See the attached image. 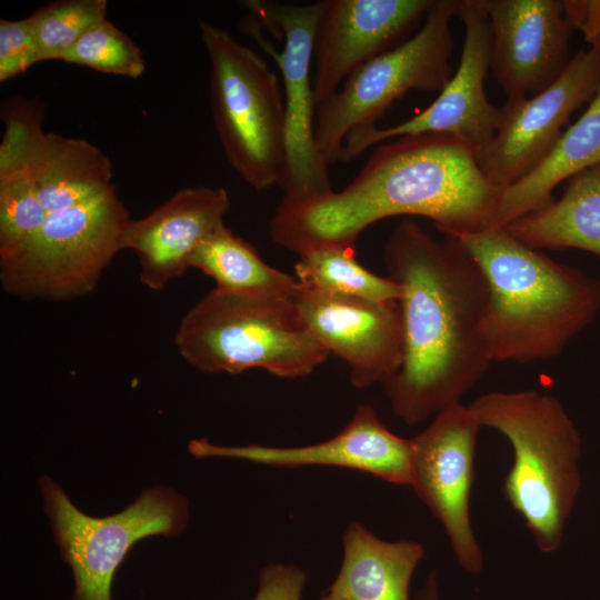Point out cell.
I'll list each match as a JSON object with an SVG mask.
<instances>
[{"label": "cell", "instance_id": "9a60e30c", "mask_svg": "<svg viewBox=\"0 0 600 600\" xmlns=\"http://www.w3.org/2000/svg\"><path fill=\"white\" fill-rule=\"evenodd\" d=\"M296 303L313 337L348 364L356 388L383 384L399 369L403 350L399 301L329 294L301 286Z\"/></svg>", "mask_w": 600, "mask_h": 600}, {"label": "cell", "instance_id": "7a4b0ae2", "mask_svg": "<svg viewBox=\"0 0 600 600\" xmlns=\"http://www.w3.org/2000/svg\"><path fill=\"white\" fill-rule=\"evenodd\" d=\"M502 191L466 142L439 133L406 136L377 147L342 190L310 200L283 197L270 236L299 256L320 246L353 248L374 222L418 216L447 237H460L494 227Z\"/></svg>", "mask_w": 600, "mask_h": 600}, {"label": "cell", "instance_id": "9c48e42d", "mask_svg": "<svg viewBox=\"0 0 600 600\" xmlns=\"http://www.w3.org/2000/svg\"><path fill=\"white\" fill-rule=\"evenodd\" d=\"M39 483L61 557L73 571L74 600H111L114 572L130 548L149 536H178L188 521V500L168 487L146 489L123 511L96 518L52 479Z\"/></svg>", "mask_w": 600, "mask_h": 600}, {"label": "cell", "instance_id": "2e32d148", "mask_svg": "<svg viewBox=\"0 0 600 600\" xmlns=\"http://www.w3.org/2000/svg\"><path fill=\"white\" fill-rule=\"evenodd\" d=\"M43 106L12 97L1 111L3 134L18 148L47 213L89 201L111 189L112 164L96 146L80 138L44 132Z\"/></svg>", "mask_w": 600, "mask_h": 600}, {"label": "cell", "instance_id": "d6986e66", "mask_svg": "<svg viewBox=\"0 0 600 600\" xmlns=\"http://www.w3.org/2000/svg\"><path fill=\"white\" fill-rule=\"evenodd\" d=\"M229 208V193L222 187L183 188L148 216L131 220L124 249L136 253L141 282L160 291L181 277L201 242L223 223Z\"/></svg>", "mask_w": 600, "mask_h": 600}, {"label": "cell", "instance_id": "30bf717a", "mask_svg": "<svg viewBox=\"0 0 600 600\" xmlns=\"http://www.w3.org/2000/svg\"><path fill=\"white\" fill-rule=\"evenodd\" d=\"M272 33L283 39L281 51L266 41L252 22L248 32L277 63L286 108V157L279 186L284 198L310 200L332 192L328 164L314 140L316 99L311 76L314 34L323 0L309 4L242 1Z\"/></svg>", "mask_w": 600, "mask_h": 600}, {"label": "cell", "instance_id": "5bb4252c", "mask_svg": "<svg viewBox=\"0 0 600 600\" xmlns=\"http://www.w3.org/2000/svg\"><path fill=\"white\" fill-rule=\"evenodd\" d=\"M491 30L492 76L508 98L533 96L571 61L572 27L560 0H479Z\"/></svg>", "mask_w": 600, "mask_h": 600}, {"label": "cell", "instance_id": "8992f818", "mask_svg": "<svg viewBox=\"0 0 600 600\" xmlns=\"http://www.w3.org/2000/svg\"><path fill=\"white\" fill-rule=\"evenodd\" d=\"M198 27L211 66L213 122L229 164L256 191L279 184L286 108L277 74L224 29L201 18Z\"/></svg>", "mask_w": 600, "mask_h": 600}, {"label": "cell", "instance_id": "ba28073f", "mask_svg": "<svg viewBox=\"0 0 600 600\" xmlns=\"http://www.w3.org/2000/svg\"><path fill=\"white\" fill-rule=\"evenodd\" d=\"M130 214L112 187L74 207L54 211L13 257L0 261L6 291L23 298L67 300L94 289L124 249Z\"/></svg>", "mask_w": 600, "mask_h": 600}, {"label": "cell", "instance_id": "8fae6325", "mask_svg": "<svg viewBox=\"0 0 600 600\" xmlns=\"http://www.w3.org/2000/svg\"><path fill=\"white\" fill-rule=\"evenodd\" d=\"M457 17L464 27L460 61L436 100L396 126H374L351 132L344 140L339 161H350L371 147L406 136L447 134L466 142L476 152L491 141L501 112L489 101L484 90L491 62L489 20L479 0H460Z\"/></svg>", "mask_w": 600, "mask_h": 600}, {"label": "cell", "instance_id": "52a82bcc", "mask_svg": "<svg viewBox=\"0 0 600 600\" xmlns=\"http://www.w3.org/2000/svg\"><path fill=\"white\" fill-rule=\"evenodd\" d=\"M460 0H434L411 38L354 70L330 97L319 102L314 140L323 161H339L346 138L376 122L411 90L440 92L454 70L450 21Z\"/></svg>", "mask_w": 600, "mask_h": 600}, {"label": "cell", "instance_id": "e0dca14e", "mask_svg": "<svg viewBox=\"0 0 600 600\" xmlns=\"http://www.w3.org/2000/svg\"><path fill=\"white\" fill-rule=\"evenodd\" d=\"M433 3L434 0H323L313 46L316 103L336 92L359 67L397 47L424 20Z\"/></svg>", "mask_w": 600, "mask_h": 600}, {"label": "cell", "instance_id": "603a6c76", "mask_svg": "<svg viewBox=\"0 0 600 600\" xmlns=\"http://www.w3.org/2000/svg\"><path fill=\"white\" fill-rule=\"evenodd\" d=\"M191 268L212 278L218 290L234 296L296 299L301 289L296 278L267 264L253 246L224 223L201 242Z\"/></svg>", "mask_w": 600, "mask_h": 600}, {"label": "cell", "instance_id": "ac0fdd59", "mask_svg": "<svg viewBox=\"0 0 600 600\" xmlns=\"http://www.w3.org/2000/svg\"><path fill=\"white\" fill-rule=\"evenodd\" d=\"M188 449L196 458H234L281 468L340 467L394 484L411 483V439L387 429L370 403L358 406L339 433L319 443L289 448L258 443L226 447L207 439H194Z\"/></svg>", "mask_w": 600, "mask_h": 600}, {"label": "cell", "instance_id": "7402d4cb", "mask_svg": "<svg viewBox=\"0 0 600 600\" xmlns=\"http://www.w3.org/2000/svg\"><path fill=\"white\" fill-rule=\"evenodd\" d=\"M503 228L536 250L574 248L600 256V164L567 180L559 199Z\"/></svg>", "mask_w": 600, "mask_h": 600}, {"label": "cell", "instance_id": "6da1fadb", "mask_svg": "<svg viewBox=\"0 0 600 600\" xmlns=\"http://www.w3.org/2000/svg\"><path fill=\"white\" fill-rule=\"evenodd\" d=\"M402 288V360L383 384L392 412L409 426L459 403L493 362L482 323L488 284L459 239L432 238L413 220L390 233L382 254Z\"/></svg>", "mask_w": 600, "mask_h": 600}, {"label": "cell", "instance_id": "d4e9b609", "mask_svg": "<svg viewBox=\"0 0 600 600\" xmlns=\"http://www.w3.org/2000/svg\"><path fill=\"white\" fill-rule=\"evenodd\" d=\"M47 211L16 144L6 136L0 143V261L19 252L39 231Z\"/></svg>", "mask_w": 600, "mask_h": 600}, {"label": "cell", "instance_id": "f1b7e54d", "mask_svg": "<svg viewBox=\"0 0 600 600\" xmlns=\"http://www.w3.org/2000/svg\"><path fill=\"white\" fill-rule=\"evenodd\" d=\"M307 574L297 566L274 562L262 568L253 600H301Z\"/></svg>", "mask_w": 600, "mask_h": 600}, {"label": "cell", "instance_id": "cb8c5ba5", "mask_svg": "<svg viewBox=\"0 0 600 600\" xmlns=\"http://www.w3.org/2000/svg\"><path fill=\"white\" fill-rule=\"evenodd\" d=\"M296 279L308 289L372 301H399L402 288L392 279L363 268L353 248L320 246L301 254L294 264Z\"/></svg>", "mask_w": 600, "mask_h": 600}, {"label": "cell", "instance_id": "ffe728a7", "mask_svg": "<svg viewBox=\"0 0 600 600\" xmlns=\"http://www.w3.org/2000/svg\"><path fill=\"white\" fill-rule=\"evenodd\" d=\"M342 544L340 571L318 600H409L412 574L426 551L420 542L386 541L354 521Z\"/></svg>", "mask_w": 600, "mask_h": 600}, {"label": "cell", "instance_id": "7c38bea8", "mask_svg": "<svg viewBox=\"0 0 600 600\" xmlns=\"http://www.w3.org/2000/svg\"><path fill=\"white\" fill-rule=\"evenodd\" d=\"M600 88V44L577 52L563 73L531 96L508 98L498 130L476 152L491 183L506 189L529 174L553 149L571 114Z\"/></svg>", "mask_w": 600, "mask_h": 600}, {"label": "cell", "instance_id": "5b68a950", "mask_svg": "<svg viewBox=\"0 0 600 600\" xmlns=\"http://www.w3.org/2000/svg\"><path fill=\"white\" fill-rule=\"evenodd\" d=\"M174 344L184 361L208 373L263 369L302 378L330 356L303 322L296 299L241 297L217 288L181 318Z\"/></svg>", "mask_w": 600, "mask_h": 600}, {"label": "cell", "instance_id": "3957f363", "mask_svg": "<svg viewBox=\"0 0 600 600\" xmlns=\"http://www.w3.org/2000/svg\"><path fill=\"white\" fill-rule=\"evenodd\" d=\"M482 270L488 302L483 339L492 361L558 357L600 310V282L491 227L454 237Z\"/></svg>", "mask_w": 600, "mask_h": 600}, {"label": "cell", "instance_id": "484cf974", "mask_svg": "<svg viewBox=\"0 0 600 600\" xmlns=\"http://www.w3.org/2000/svg\"><path fill=\"white\" fill-rule=\"evenodd\" d=\"M106 0H59L30 17L41 61L61 60L82 34L106 19Z\"/></svg>", "mask_w": 600, "mask_h": 600}, {"label": "cell", "instance_id": "44dd1931", "mask_svg": "<svg viewBox=\"0 0 600 600\" xmlns=\"http://www.w3.org/2000/svg\"><path fill=\"white\" fill-rule=\"evenodd\" d=\"M600 164V88L550 153L524 178L503 189L494 227L549 204L554 188L577 173Z\"/></svg>", "mask_w": 600, "mask_h": 600}, {"label": "cell", "instance_id": "277c9868", "mask_svg": "<svg viewBox=\"0 0 600 600\" xmlns=\"http://www.w3.org/2000/svg\"><path fill=\"white\" fill-rule=\"evenodd\" d=\"M480 427L510 442L513 462L502 492L543 553L557 551L581 489L579 431L553 396L493 391L470 403Z\"/></svg>", "mask_w": 600, "mask_h": 600}, {"label": "cell", "instance_id": "4dcf8cb0", "mask_svg": "<svg viewBox=\"0 0 600 600\" xmlns=\"http://www.w3.org/2000/svg\"><path fill=\"white\" fill-rule=\"evenodd\" d=\"M416 600H440L438 593L437 572L432 571L424 586L419 590Z\"/></svg>", "mask_w": 600, "mask_h": 600}, {"label": "cell", "instance_id": "83f0119b", "mask_svg": "<svg viewBox=\"0 0 600 600\" xmlns=\"http://www.w3.org/2000/svg\"><path fill=\"white\" fill-rule=\"evenodd\" d=\"M41 61L31 21L0 20V81H7Z\"/></svg>", "mask_w": 600, "mask_h": 600}, {"label": "cell", "instance_id": "4fadbf2b", "mask_svg": "<svg viewBox=\"0 0 600 600\" xmlns=\"http://www.w3.org/2000/svg\"><path fill=\"white\" fill-rule=\"evenodd\" d=\"M480 424L461 402L434 416L411 439L410 487L442 524L460 567L481 571L483 556L470 520L474 451Z\"/></svg>", "mask_w": 600, "mask_h": 600}, {"label": "cell", "instance_id": "4316f807", "mask_svg": "<svg viewBox=\"0 0 600 600\" xmlns=\"http://www.w3.org/2000/svg\"><path fill=\"white\" fill-rule=\"evenodd\" d=\"M61 60L133 79L146 69L139 47L107 19L88 29Z\"/></svg>", "mask_w": 600, "mask_h": 600}, {"label": "cell", "instance_id": "f546056e", "mask_svg": "<svg viewBox=\"0 0 600 600\" xmlns=\"http://www.w3.org/2000/svg\"><path fill=\"white\" fill-rule=\"evenodd\" d=\"M572 29L580 30L589 46L600 44V1H563Z\"/></svg>", "mask_w": 600, "mask_h": 600}]
</instances>
